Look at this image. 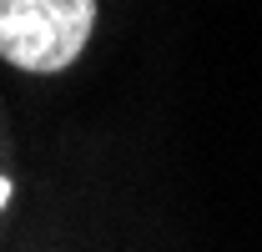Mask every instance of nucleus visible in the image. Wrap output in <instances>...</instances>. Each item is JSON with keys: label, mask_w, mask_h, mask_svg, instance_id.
Masks as SVG:
<instances>
[{"label": "nucleus", "mask_w": 262, "mask_h": 252, "mask_svg": "<svg viewBox=\"0 0 262 252\" xmlns=\"http://www.w3.org/2000/svg\"><path fill=\"white\" fill-rule=\"evenodd\" d=\"M5 202H10V182L0 177V207H5Z\"/></svg>", "instance_id": "2"}, {"label": "nucleus", "mask_w": 262, "mask_h": 252, "mask_svg": "<svg viewBox=\"0 0 262 252\" xmlns=\"http://www.w3.org/2000/svg\"><path fill=\"white\" fill-rule=\"evenodd\" d=\"M96 0H0V56L15 71L56 76L86 51Z\"/></svg>", "instance_id": "1"}]
</instances>
